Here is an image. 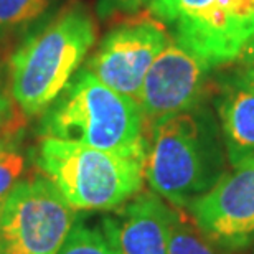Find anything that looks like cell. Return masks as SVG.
<instances>
[{
	"label": "cell",
	"mask_w": 254,
	"mask_h": 254,
	"mask_svg": "<svg viewBox=\"0 0 254 254\" xmlns=\"http://www.w3.org/2000/svg\"><path fill=\"white\" fill-rule=\"evenodd\" d=\"M147 10L211 69L236 63L254 40V0H149Z\"/></svg>",
	"instance_id": "5"
},
{
	"label": "cell",
	"mask_w": 254,
	"mask_h": 254,
	"mask_svg": "<svg viewBox=\"0 0 254 254\" xmlns=\"http://www.w3.org/2000/svg\"><path fill=\"white\" fill-rule=\"evenodd\" d=\"M236 64L254 81V40L245 48V52L238 58Z\"/></svg>",
	"instance_id": "17"
},
{
	"label": "cell",
	"mask_w": 254,
	"mask_h": 254,
	"mask_svg": "<svg viewBox=\"0 0 254 254\" xmlns=\"http://www.w3.org/2000/svg\"><path fill=\"white\" fill-rule=\"evenodd\" d=\"M149 0H98V15L111 18L116 15H130L142 10Z\"/></svg>",
	"instance_id": "16"
},
{
	"label": "cell",
	"mask_w": 254,
	"mask_h": 254,
	"mask_svg": "<svg viewBox=\"0 0 254 254\" xmlns=\"http://www.w3.org/2000/svg\"><path fill=\"white\" fill-rule=\"evenodd\" d=\"M58 254H121L101 228L76 223Z\"/></svg>",
	"instance_id": "15"
},
{
	"label": "cell",
	"mask_w": 254,
	"mask_h": 254,
	"mask_svg": "<svg viewBox=\"0 0 254 254\" xmlns=\"http://www.w3.org/2000/svg\"><path fill=\"white\" fill-rule=\"evenodd\" d=\"M190 218L218 246L240 250L254 241V164L226 172L189 206Z\"/></svg>",
	"instance_id": "9"
},
{
	"label": "cell",
	"mask_w": 254,
	"mask_h": 254,
	"mask_svg": "<svg viewBox=\"0 0 254 254\" xmlns=\"http://www.w3.org/2000/svg\"><path fill=\"white\" fill-rule=\"evenodd\" d=\"M215 113L228 164H254V81L236 63L216 81Z\"/></svg>",
	"instance_id": "11"
},
{
	"label": "cell",
	"mask_w": 254,
	"mask_h": 254,
	"mask_svg": "<svg viewBox=\"0 0 254 254\" xmlns=\"http://www.w3.org/2000/svg\"><path fill=\"white\" fill-rule=\"evenodd\" d=\"M50 3L52 0H0V38L35 22Z\"/></svg>",
	"instance_id": "14"
},
{
	"label": "cell",
	"mask_w": 254,
	"mask_h": 254,
	"mask_svg": "<svg viewBox=\"0 0 254 254\" xmlns=\"http://www.w3.org/2000/svg\"><path fill=\"white\" fill-rule=\"evenodd\" d=\"M144 159L42 137L37 165L76 211L118 210L144 187Z\"/></svg>",
	"instance_id": "4"
},
{
	"label": "cell",
	"mask_w": 254,
	"mask_h": 254,
	"mask_svg": "<svg viewBox=\"0 0 254 254\" xmlns=\"http://www.w3.org/2000/svg\"><path fill=\"white\" fill-rule=\"evenodd\" d=\"M172 208L152 191H140L103 220V233L121 254H170Z\"/></svg>",
	"instance_id": "10"
},
{
	"label": "cell",
	"mask_w": 254,
	"mask_h": 254,
	"mask_svg": "<svg viewBox=\"0 0 254 254\" xmlns=\"http://www.w3.org/2000/svg\"><path fill=\"white\" fill-rule=\"evenodd\" d=\"M211 71L215 69L170 35L165 48L152 63L137 98L147 127L150 129L164 118L205 103L211 88Z\"/></svg>",
	"instance_id": "8"
},
{
	"label": "cell",
	"mask_w": 254,
	"mask_h": 254,
	"mask_svg": "<svg viewBox=\"0 0 254 254\" xmlns=\"http://www.w3.org/2000/svg\"><path fill=\"white\" fill-rule=\"evenodd\" d=\"M96 22L71 5L33 33L10 58V93L25 116L43 114L81 69L96 43Z\"/></svg>",
	"instance_id": "3"
},
{
	"label": "cell",
	"mask_w": 254,
	"mask_h": 254,
	"mask_svg": "<svg viewBox=\"0 0 254 254\" xmlns=\"http://www.w3.org/2000/svg\"><path fill=\"white\" fill-rule=\"evenodd\" d=\"M170 35L169 27L149 10L126 15L104 35L83 68L111 89L137 101L152 63Z\"/></svg>",
	"instance_id": "7"
},
{
	"label": "cell",
	"mask_w": 254,
	"mask_h": 254,
	"mask_svg": "<svg viewBox=\"0 0 254 254\" xmlns=\"http://www.w3.org/2000/svg\"><path fill=\"white\" fill-rule=\"evenodd\" d=\"M226 164L216 113L206 103L149 129L145 182L152 193L179 210L210 191L226 174Z\"/></svg>",
	"instance_id": "1"
},
{
	"label": "cell",
	"mask_w": 254,
	"mask_h": 254,
	"mask_svg": "<svg viewBox=\"0 0 254 254\" xmlns=\"http://www.w3.org/2000/svg\"><path fill=\"white\" fill-rule=\"evenodd\" d=\"M38 132L42 137L145 160L147 124L139 103L111 89L84 68L42 114Z\"/></svg>",
	"instance_id": "2"
},
{
	"label": "cell",
	"mask_w": 254,
	"mask_h": 254,
	"mask_svg": "<svg viewBox=\"0 0 254 254\" xmlns=\"http://www.w3.org/2000/svg\"><path fill=\"white\" fill-rule=\"evenodd\" d=\"M220 248L203 235L191 218H187L179 208H172L169 226L170 254H223Z\"/></svg>",
	"instance_id": "12"
},
{
	"label": "cell",
	"mask_w": 254,
	"mask_h": 254,
	"mask_svg": "<svg viewBox=\"0 0 254 254\" xmlns=\"http://www.w3.org/2000/svg\"><path fill=\"white\" fill-rule=\"evenodd\" d=\"M76 213L45 175L20 180L0 203V254H58Z\"/></svg>",
	"instance_id": "6"
},
{
	"label": "cell",
	"mask_w": 254,
	"mask_h": 254,
	"mask_svg": "<svg viewBox=\"0 0 254 254\" xmlns=\"http://www.w3.org/2000/svg\"><path fill=\"white\" fill-rule=\"evenodd\" d=\"M27 167V157L13 134L0 137V203L8 191L22 180Z\"/></svg>",
	"instance_id": "13"
}]
</instances>
